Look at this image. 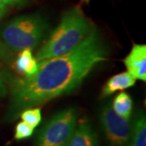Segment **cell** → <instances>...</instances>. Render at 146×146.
I'll return each instance as SVG.
<instances>
[{
    "mask_svg": "<svg viewBox=\"0 0 146 146\" xmlns=\"http://www.w3.org/2000/svg\"><path fill=\"white\" fill-rule=\"evenodd\" d=\"M108 50L95 26L72 50L42 60L30 76L11 78L10 104L5 121H14L24 110L36 107L72 92L107 58Z\"/></svg>",
    "mask_w": 146,
    "mask_h": 146,
    "instance_id": "cell-1",
    "label": "cell"
},
{
    "mask_svg": "<svg viewBox=\"0 0 146 146\" xmlns=\"http://www.w3.org/2000/svg\"><path fill=\"white\" fill-rule=\"evenodd\" d=\"M92 27L79 7L69 9L36 52V60L41 62L72 50L87 37Z\"/></svg>",
    "mask_w": 146,
    "mask_h": 146,
    "instance_id": "cell-2",
    "label": "cell"
},
{
    "mask_svg": "<svg viewBox=\"0 0 146 146\" xmlns=\"http://www.w3.org/2000/svg\"><path fill=\"white\" fill-rule=\"evenodd\" d=\"M49 29L47 20L40 14L15 17L2 30L3 42L9 50L20 52L24 49H34L42 41Z\"/></svg>",
    "mask_w": 146,
    "mask_h": 146,
    "instance_id": "cell-3",
    "label": "cell"
},
{
    "mask_svg": "<svg viewBox=\"0 0 146 146\" xmlns=\"http://www.w3.org/2000/svg\"><path fill=\"white\" fill-rule=\"evenodd\" d=\"M78 122V111L68 107L53 115L39 131L34 146H66Z\"/></svg>",
    "mask_w": 146,
    "mask_h": 146,
    "instance_id": "cell-4",
    "label": "cell"
},
{
    "mask_svg": "<svg viewBox=\"0 0 146 146\" xmlns=\"http://www.w3.org/2000/svg\"><path fill=\"white\" fill-rule=\"evenodd\" d=\"M100 123L108 146H128L132 120L116 114L111 105H106L100 112Z\"/></svg>",
    "mask_w": 146,
    "mask_h": 146,
    "instance_id": "cell-5",
    "label": "cell"
},
{
    "mask_svg": "<svg viewBox=\"0 0 146 146\" xmlns=\"http://www.w3.org/2000/svg\"><path fill=\"white\" fill-rule=\"evenodd\" d=\"M123 63L127 70L135 79L146 80V46L135 44L128 55L124 58Z\"/></svg>",
    "mask_w": 146,
    "mask_h": 146,
    "instance_id": "cell-6",
    "label": "cell"
},
{
    "mask_svg": "<svg viewBox=\"0 0 146 146\" xmlns=\"http://www.w3.org/2000/svg\"><path fill=\"white\" fill-rule=\"evenodd\" d=\"M66 146H99L98 135L87 119H83L77 123Z\"/></svg>",
    "mask_w": 146,
    "mask_h": 146,
    "instance_id": "cell-7",
    "label": "cell"
},
{
    "mask_svg": "<svg viewBox=\"0 0 146 146\" xmlns=\"http://www.w3.org/2000/svg\"><path fill=\"white\" fill-rule=\"evenodd\" d=\"M135 77L128 72L119 73L110 78L106 83L102 91V97L106 98L115 93L116 91L132 87L135 84Z\"/></svg>",
    "mask_w": 146,
    "mask_h": 146,
    "instance_id": "cell-8",
    "label": "cell"
},
{
    "mask_svg": "<svg viewBox=\"0 0 146 146\" xmlns=\"http://www.w3.org/2000/svg\"><path fill=\"white\" fill-rule=\"evenodd\" d=\"M132 120L128 146H146V118L144 111L136 112Z\"/></svg>",
    "mask_w": 146,
    "mask_h": 146,
    "instance_id": "cell-9",
    "label": "cell"
},
{
    "mask_svg": "<svg viewBox=\"0 0 146 146\" xmlns=\"http://www.w3.org/2000/svg\"><path fill=\"white\" fill-rule=\"evenodd\" d=\"M16 68L21 73L25 74V76H30L37 71L38 63L36 58H34L32 54L31 49H24L16 61Z\"/></svg>",
    "mask_w": 146,
    "mask_h": 146,
    "instance_id": "cell-10",
    "label": "cell"
},
{
    "mask_svg": "<svg viewBox=\"0 0 146 146\" xmlns=\"http://www.w3.org/2000/svg\"><path fill=\"white\" fill-rule=\"evenodd\" d=\"M111 106L117 115L126 119H131L133 104L131 98L127 94L121 93L117 95Z\"/></svg>",
    "mask_w": 146,
    "mask_h": 146,
    "instance_id": "cell-11",
    "label": "cell"
},
{
    "mask_svg": "<svg viewBox=\"0 0 146 146\" xmlns=\"http://www.w3.org/2000/svg\"><path fill=\"white\" fill-rule=\"evenodd\" d=\"M22 121L35 128L42 121V112L39 107H32L24 110L19 116Z\"/></svg>",
    "mask_w": 146,
    "mask_h": 146,
    "instance_id": "cell-12",
    "label": "cell"
},
{
    "mask_svg": "<svg viewBox=\"0 0 146 146\" xmlns=\"http://www.w3.org/2000/svg\"><path fill=\"white\" fill-rule=\"evenodd\" d=\"M33 131H34V128L33 127L22 121L16 124L14 138L16 141L28 139L31 137L32 135L33 134Z\"/></svg>",
    "mask_w": 146,
    "mask_h": 146,
    "instance_id": "cell-13",
    "label": "cell"
},
{
    "mask_svg": "<svg viewBox=\"0 0 146 146\" xmlns=\"http://www.w3.org/2000/svg\"><path fill=\"white\" fill-rule=\"evenodd\" d=\"M0 59L7 63H11V61L12 60L10 50L1 41H0Z\"/></svg>",
    "mask_w": 146,
    "mask_h": 146,
    "instance_id": "cell-14",
    "label": "cell"
},
{
    "mask_svg": "<svg viewBox=\"0 0 146 146\" xmlns=\"http://www.w3.org/2000/svg\"><path fill=\"white\" fill-rule=\"evenodd\" d=\"M7 89L5 79L0 72V98H3L7 94Z\"/></svg>",
    "mask_w": 146,
    "mask_h": 146,
    "instance_id": "cell-15",
    "label": "cell"
},
{
    "mask_svg": "<svg viewBox=\"0 0 146 146\" xmlns=\"http://www.w3.org/2000/svg\"><path fill=\"white\" fill-rule=\"evenodd\" d=\"M7 6H20L25 3L27 0H2Z\"/></svg>",
    "mask_w": 146,
    "mask_h": 146,
    "instance_id": "cell-16",
    "label": "cell"
},
{
    "mask_svg": "<svg viewBox=\"0 0 146 146\" xmlns=\"http://www.w3.org/2000/svg\"><path fill=\"white\" fill-rule=\"evenodd\" d=\"M7 11V6L6 5L2 0H0V21L5 16Z\"/></svg>",
    "mask_w": 146,
    "mask_h": 146,
    "instance_id": "cell-17",
    "label": "cell"
},
{
    "mask_svg": "<svg viewBox=\"0 0 146 146\" xmlns=\"http://www.w3.org/2000/svg\"><path fill=\"white\" fill-rule=\"evenodd\" d=\"M84 2H86V3H87V2H89V0H83Z\"/></svg>",
    "mask_w": 146,
    "mask_h": 146,
    "instance_id": "cell-18",
    "label": "cell"
}]
</instances>
